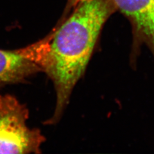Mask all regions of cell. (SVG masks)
<instances>
[{"instance_id": "4", "label": "cell", "mask_w": 154, "mask_h": 154, "mask_svg": "<svg viewBox=\"0 0 154 154\" xmlns=\"http://www.w3.org/2000/svg\"><path fill=\"white\" fill-rule=\"evenodd\" d=\"M117 11L131 23L132 45L130 55L134 66L144 45L154 57V0H112Z\"/></svg>"}, {"instance_id": "3", "label": "cell", "mask_w": 154, "mask_h": 154, "mask_svg": "<svg viewBox=\"0 0 154 154\" xmlns=\"http://www.w3.org/2000/svg\"><path fill=\"white\" fill-rule=\"evenodd\" d=\"M50 37L16 50H0V84L21 82L43 71Z\"/></svg>"}, {"instance_id": "5", "label": "cell", "mask_w": 154, "mask_h": 154, "mask_svg": "<svg viewBox=\"0 0 154 154\" xmlns=\"http://www.w3.org/2000/svg\"><path fill=\"white\" fill-rule=\"evenodd\" d=\"M84 1H86V0H68V3H67L66 7L67 11H66V13H67L71 8H75L79 4Z\"/></svg>"}, {"instance_id": "2", "label": "cell", "mask_w": 154, "mask_h": 154, "mask_svg": "<svg viewBox=\"0 0 154 154\" xmlns=\"http://www.w3.org/2000/svg\"><path fill=\"white\" fill-rule=\"evenodd\" d=\"M28 110L10 94L0 95V153H39L46 140L26 125Z\"/></svg>"}, {"instance_id": "1", "label": "cell", "mask_w": 154, "mask_h": 154, "mask_svg": "<svg viewBox=\"0 0 154 154\" xmlns=\"http://www.w3.org/2000/svg\"><path fill=\"white\" fill-rule=\"evenodd\" d=\"M116 11L112 0H86L51 33L43 68L56 91L55 110L50 124L60 118L74 87L84 73L105 23Z\"/></svg>"}]
</instances>
